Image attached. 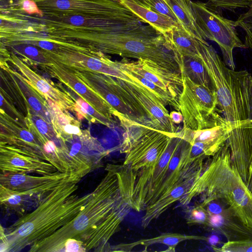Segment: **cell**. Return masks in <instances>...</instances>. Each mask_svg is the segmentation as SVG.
Listing matches in <instances>:
<instances>
[{
    "mask_svg": "<svg viewBox=\"0 0 252 252\" xmlns=\"http://www.w3.org/2000/svg\"><path fill=\"white\" fill-rule=\"evenodd\" d=\"M105 170L104 176L91 192L84 209L52 235L31 245L29 252H64L67 240L81 241L89 231L110 216H127L132 208L126 170L122 164H108Z\"/></svg>",
    "mask_w": 252,
    "mask_h": 252,
    "instance_id": "cell-1",
    "label": "cell"
},
{
    "mask_svg": "<svg viewBox=\"0 0 252 252\" xmlns=\"http://www.w3.org/2000/svg\"><path fill=\"white\" fill-rule=\"evenodd\" d=\"M86 176L77 175L55 187L32 212L21 217L7 232V252H18L52 235L72 220L85 207L91 193L80 196L75 192Z\"/></svg>",
    "mask_w": 252,
    "mask_h": 252,
    "instance_id": "cell-2",
    "label": "cell"
},
{
    "mask_svg": "<svg viewBox=\"0 0 252 252\" xmlns=\"http://www.w3.org/2000/svg\"><path fill=\"white\" fill-rule=\"evenodd\" d=\"M198 196L201 201L221 199L244 225L252 228V193L231 163L227 142L205 164L199 177L179 202L186 205Z\"/></svg>",
    "mask_w": 252,
    "mask_h": 252,
    "instance_id": "cell-3",
    "label": "cell"
},
{
    "mask_svg": "<svg viewBox=\"0 0 252 252\" xmlns=\"http://www.w3.org/2000/svg\"><path fill=\"white\" fill-rule=\"evenodd\" d=\"M197 52L209 75L217 94L218 107L224 119L238 124L252 119L251 74L247 70L229 68L205 40H198Z\"/></svg>",
    "mask_w": 252,
    "mask_h": 252,
    "instance_id": "cell-4",
    "label": "cell"
},
{
    "mask_svg": "<svg viewBox=\"0 0 252 252\" xmlns=\"http://www.w3.org/2000/svg\"><path fill=\"white\" fill-rule=\"evenodd\" d=\"M124 127L126 132L121 150L126 156L123 165L132 172L156 164L171 138L177 133L170 134L138 123Z\"/></svg>",
    "mask_w": 252,
    "mask_h": 252,
    "instance_id": "cell-5",
    "label": "cell"
},
{
    "mask_svg": "<svg viewBox=\"0 0 252 252\" xmlns=\"http://www.w3.org/2000/svg\"><path fill=\"white\" fill-rule=\"evenodd\" d=\"M181 75L183 85L178 101L183 127L204 129L226 121L219 114L215 91L194 82L183 71Z\"/></svg>",
    "mask_w": 252,
    "mask_h": 252,
    "instance_id": "cell-6",
    "label": "cell"
},
{
    "mask_svg": "<svg viewBox=\"0 0 252 252\" xmlns=\"http://www.w3.org/2000/svg\"><path fill=\"white\" fill-rule=\"evenodd\" d=\"M196 22L206 39L215 42L222 53L223 61L230 69H235L233 51L236 48L246 49L236 30L235 21L223 16L222 11L207 2L192 1Z\"/></svg>",
    "mask_w": 252,
    "mask_h": 252,
    "instance_id": "cell-7",
    "label": "cell"
},
{
    "mask_svg": "<svg viewBox=\"0 0 252 252\" xmlns=\"http://www.w3.org/2000/svg\"><path fill=\"white\" fill-rule=\"evenodd\" d=\"M43 13L138 18L116 0H33Z\"/></svg>",
    "mask_w": 252,
    "mask_h": 252,
    "instance_id": "cell-8",
    "label": "cell"
},
{
    "mask_svg": "<svg viewBox=\"0 0 252 252\" xmlns=\"http://www.w3.org/2000/svg\"><path fill=\"white\" fill-rule=\"evenodd\" d=\"M208 213L205 225L223 235L228 240H252V228L244 225L221 199L203 200L200 204Z\"/></svg>",
    "mask_w": 252,
    "mask_h": 252,
    "instance_id": "cell-9",
    "label": "cell"
},
{
    "mask_svg": "<svg viewBox=\"0 0 252 252\" xmlns=\"http://www.w3.org/2000/svg\"><path fill=\"white\" fill-rule=\"evenodd\" d=\"M241 124L225 121L213 127L199 130L183 127L181 133L183 138L190 144L191 157L206 158L215 155L227 142L232 130Z\"/></svg>",
    "mask_w": 252,
    "mask_h": 252,
    "instance_id": "cell-10",
    "label": "cell"
},
{
    "mask_svg": "<svg viewBox=\"0 0 252 252\" xmlns=\"http://www.w3.org/2000/svg\"><path fill=\"white\" fill-rule=\"evenodd\" d=\"M71 68L84 83L117 111V118L121 125L127 121L141 125L118 93L114 86L113 77L86 68Z\"/></svg>",
    "mask_w": 252,
    "mask_h": 252,
    "instance_id": "cell-11",
    "label": "cell"
},
{
    "mask_svg": "<svg viewBox=\"0 0 252 252\" xmlns=\"http://www.w3.org/2000/svg\"><path fill=\"white\" fill-rule=\"evenodd\" d=\"M118 63L122 68L142 76L178 100L183 85L181 73L143 59L130 61L127 58H123Z\"/></svg>",
    "mask_w": 252,
    "mask_h": 252,
    "instance_id": "cell-12",
    "label": "cell"
},
{
    "mask_svg": "<svg viewBox=\"0 0 252 252\" xmlns=\"http://www.w3.org/2000/svg\"><path fill=\"white\" fill-rule=\"evenodd\" d=\"M64 141L76 171L89 173L99 167L102 159L109 153L87 130H82L80 134L71 136Z\"/></svg>",
    "mask_w": 252,
    "mask_h": 252,
    "instance_id": "cell-13",
    "label": "cell"
},
{
    "mask_svg": "<svg viewBox=\"0 0 252 252\" xmlns=\"http://www.w3.org/2000/svg\"><path fill=\"white\" fill-rule=\"evenodd\" d=\"M42 67L107 118L113 121V116L118 117L117 111L84 83L71 68L57 63Z\"/></svg>",
    "mask_w": 252,
    "mask_h": 252,
    "instance_id": "cell-14",
    "label": "cell"
},
{
    "mask_svg": "<svg viewBox=\"0 0 252 252\" xmlns=\"http://www.w3.org/2000/svg\"><path fill=\"white\" fill-rule=\"evenodd\" d=\"M0 173H34L50 175L57 171L50 163L12 146L0 142Z\"/></svg>",
    "mask_w": 252,
    "mask_h": 252,
    "instance_id": "cell-15",
    "label": "cell"
},
{
    "mask_svg": "<svg viewBox=\"0 0 252 252\" xmlns=\"http://www.w3.org/2000/svg\"><path fill=\"white\" fill-rule=\"evenodd\" d=\"M10 118L1 110V129L0 142L21 149L27 154L50 163V158L37 138L27 128H22L10 121Z\"/></svg>",
    "mask_w": 252,
    "mask_h": 252,
    "instance_id": "cell-16",
    "label": "cell"
},
{
    "mask_svg": "<svg viewBox=\"0 0 252 252\" xmlns=\"http://www.w3.org/2000/svg\"><path fill=\"white\" fill-rule=\"evenodd\" d=\"M9 61L17 66L29 83L44 96L53 101L63 110L76 113L75 100L69 93L65 90L61 91L52 82L35 73L12 52L10 53Z\"/></svg>",
    "mask_w": 252,
    "mask_h": 252,
    "instance_id": "cell-17",
    "label": "cell"
},
{
    "mask_svg": "<svg viewBox=\"0 0 252 252\" xmlns=\"http://www.w3.org/2000/svg\"><path fill=\"white\" fill-rule=\"evenodd\" d=\"M227 143L231 163L247 184L252 156V119L245 121L232 130Z\"/></svg>",
    "mask_w": 252,
    "mask_h": 252,
    "instance_id": "cell-18",
    "label": "cell"
},
{
    "mask_svg": "<svg viewBox=\"0 0 252 252\" xmlns=\"http://www.w3.org/2000/svg\"><path fill=\"white\" fill-rule=\"evenodd\" d=\"M51 189V184H48L36 189L19 191L0 185V205L22 215L34 203L38 205Z\"/></svg>",
    "mask_w": 252,
    "mask_h": 252,
    "instance_id": "cell-19",
    "label": "cell"
},
{
    "mask_svg": "<svg viewBox=\"0 0 252 252\" xmlns=\"http://www.w3.org/2000/svg\"><path fill=\"white\" fill-rule=\"evenodd\" d=\"M62 173L57 171L50 175L32 176L25 173H0V185L8 189L19 191L36 189L54 182H63L75 172Z\"/></svg>",
    "mask_w": 252,
    "mask_h": 252,
    "instance_id": "cell-20",
    "label": "cell"
},
{
    "mask_svg": "<svg viewBox=\"0 0 252 252\" xmlns=\"http://www.w3.org/2000/svg\"><path fill=\"white\" fill-rule=\"evenodd\" d=\"M4 63L1 67L10 74L20 89L21 93L24 96L25 102L37 115L47 122L51 124V115L46 98L34 89L27 80L17 72L11 70Z\"/></svg>",
    "mask_w": 252,
    "mask_h": 252,
    "instance_id": "cell-21",
    "label": "cell"
},
{
    "mask_svg": "<svg viewBox=\"0 0 252 252\" xmlns=\"http://www.w3.org/2000/svg\"><path fill=\"white\" fill-rule=\"evenodd\" d=\"M116 0L140 19L143 24L150 25L162 34L179 25L170 18L153 11L140 0Z\"/></svg>",
    "mask_w": 252,
    "mask_h": 252,
    "instance_id": "cell-22",
    "label": "cell"
},
{
    "mask_svg": "<svg viewBox=\"0 0 252 252\" xmlns=\"http://www.w3.org/2000/svg\"><path fill=\"white\" fill-rule=\"evenodd\" d=\"M198 178L189 179L177 186L148 207L144 211L145 213L142 218V226L144 228L147 227L152 221L163 214L174 203L179 201Z\"/></svg>",
    "mask_w": 252,
    "mask_h": 252,
    "instance_id": "cell-23",
    "label": "cell"
},
{
    "mask_svg": "<svg viewBox=\"0 0 252 252\" xmlns=\"http://www.w3.org/2000/svg\"><path fill=\"white\" fill-rule=\"evenodd\" d=\"M208 238L196 235H189L179 233H166L154 238L145 239L128 244H119L111 246V252H128L138 246L141 245L145 248L154 244H163L167 246L169 252H174L175 247L181 242L186 240H203L208 241Z\"/></svg>",
    "mask_w": 252,
    "mask_h": 252,
    "instance_id": "cell-24",
    "label": "cell"
},
{
    "mask_svg": "<svg viewBox=\"0 0 252 252\" xmlns=\"http://www.w3.org/2000/svg\"><path fill=\"white\" fill-rule=\"evenodd\" d=\"M177 18L179 25L190 36L206 40L197 25L192 9L191 0H164Z\"/></svg>",
    "mask_w": 252,
    "mask_h": 252,
    "instance_id": "cell-25",
    "label": "cell"
},
{
    "mask_svg": "<svg viewBox=\"0 0 252 252\" xmlns=\"http://www.w3.org/2000/svg\"><path fill=\"white\" fill-rule=\"evenodd\" d=\"M166 41L180 58L190 56L197 53L198 39L189 35L178 25L163 34Z\"/></svg>",
    "mask_w": 252,
    "mask_h": 252,
    "instance_id": "cell-26",
    "label": "cell"
},
{
    "mask_svg": "<svg viewBox=\"0 0 252 252\" xmlns=\"http://www.w3.org/2000/svg\"><path fill=\"white\" fill-rule=\"evenodd\" d=\"M182 70L192 81L211 89H213L209 75L204 66L197 52L190 56L180 58Z\"/></svg>",
    "mask_w": 252,
    "mask_h": 252,
    "instance_id": "cell-27",
    "label": "cell"
},
{
    "mask_svg": "<svg viewBox=\"0 0 252 252\" xmlns=\"http://www.w3.org/2000/svg\"><path fill=\"white\" fill-rule=\"evenodd\" d=\"M5 45L11 49L12 52L19 54L27 61L38 64L40 66L54 63L47 51L34 46L24 43H12Z\"/></svg>",
    "mask_w": 252,
    "mask_h": 252,
    "instance_id": "cell-28",
    "label": "cell"
},
{
    "mask_svg": "<svg viewBox=\"0 0 252 252\" xmlns=\"http://www.w3.org/2000/svg\"><path fill=\"white\" fill-rule=\"evenodd\" d=\"M75 100L76 103V114L79 119L85 118L92 122L98 123L109 127L114 126L113 121L101 114L82 97L79 96V98Z\"/></svg>",
    "mask_w": 252,
    "mask_h": 252,
    "instance_id": "cell-29",
    "label": "cell"
},
{
    "mask_svg": "<svg viewBox=\"0 0 252 252\" xmlns=\"http://www.w3.org/2000/svg\"><path fill=\"white\" fill-rule=\"evenodd\" d=\"M211 6L220 10L235 12L237 10L251 7L252 0H206Z\"/></svg>",
    "mask_w": 252,
    "mask_h": 252,
    "instance_id": "cell-30",
    "label": "cell"
},
{
    "mask_svg": "<svg viewBox=\"0 0 252 252\" xmlns=\"http://www.w3.org/2000/svg\"><path fill=\"white\" fill-rule=\"evenodd\" d=\"M217 251L223 252H252V240H230Z\"/></svg>",
    "mask_w": 252,
    "mask_h": 252,
    "instance_id": "cell-31",
    "label": "cell"
},
{
    "mask_svg": "<svg viewBox=\"0 0 252 252\" xmlns=\"http://www.w3.org/2000/svg\"><path fill=\"white\" fill-rule=\"evenodd\" d=\"M153 11L168 17L179 25L174 12L164 0H140Z\"/></svg>",
    "mask_w": 252,
    "mask_h": 252,
    "instance_id": "cell-32",
    "label": "cell"
},
{
    "mask_svg": "<svg viewBox=\"0 0 252 252\" xmlns=\"http://www.w3.org/2000/svg\"><path fill=\"white\" fill-rule=\"evenodd\" d=\"M236 22L237 27H240L245 32L244 44L246 48L252 50V15L249 16L241 14Z\"/></svg>",
    "mask_w": 252,
    "mask_h": 252,
    "instance_id": "cell-33",
    "label": "cell"
},
{
    "mask_svg": "<svg viewBox=\"0 0 252 252\" xmlns=\"http://www.w3.org/2000/svg\"><path fill=\"white\" fill-rule=\"evenodd\" d=\"M208 217L206 209L200 204L191 208L188 214L187 223L188 224H206Z\"/></svg>",
    "mask_w": 252,
    "mask_h": 252,
    "instance_id": "cell-34",
    "label": "cell"
},
{
    "mask_svg": "<svg viewBox=\"0 0 252 252\" xmlns=\"http://www.w3.org/2000/svg\"><path fill=\"white\" fill-rule=\"evenodd\" d=\"M64 252H86V251L81 241L69 239L65 243Z\"/></svg>",
    "mask_w": 252,
    "mask_h": 252,
    "instance_id": "cell-35",
    "label": "cell"
},
{
    "mask_svg": "<svg viewBox=\"0 0 252 252\" xmlns=\"http://www.w3.org/2000/svg\"><path fill=\"white\" fill-rule=\"evenodd\" d=\"M0 252H7L9 247L8 241L6 235V232L1 225L0 226Z\"/></svg>",
    "mask_w": 252,
    "mask_h": 252,
    "instance_id": "cell-36",
    "label": "cell"
},
{
    "mask_svg": "<svg viewBox=\"0 0 252 252\" xmlns=\"http://www.w3.org/2000/svg\"><path fill=\"white\" fill-rule=\"evenodd\" d=\"M170 118L175 125H179L183 122L184 117L182 114L178 111H172L169 113Z\"/></svg>",
    "mask_w": 252,
    "mask_h": 252,
    "instance_id": "cell-37",
    "label": "cell"
},
{
    "mask_svg": "<svg viewBox=\"0 0 252 252\" xmlns=\"http://www.w3.org/2000/svg\"><path fill=\"white\" fill-rule=\"evenodd\" d=\"M247 185L248 187V189L252 193V156L251 158L249 167V172L248 175Z\"/></svg>",
    "mask_w": 252,
    "mask_h": 252,
    "instance_id": "cell-38",
    "label": "cell"
},
{
    "mask_svg": "<svg viewBox=\"0 0 252 252\" xmlns=\"http://www.w3.org/2000/svg\"><path fill=\"white\" fill-rule=\"evenodd\" d=\"M218 241V239L216 236H212V237L208 238L207 242L213 245L217 243Z\"/></svg>",
    "mask_w": 252,
    "mask_h": 252,
    "instance_id": "cell-39",
    "label": "cell"
},
{
    "mask_svg": "<svg viewBox=\"0 0 252 252\" xmlns=\"http://www.w3.org/2000/svg\"><path fill=\"white\" fill-rule=\"evenodd\" d=\"M250 94H251V108H252V76L251 79V89H250Z\"/></svg>",
    "mask_w": 252,
    "mask_h": 252,
    "instance_id": "cell-40",
    "label": "cell"
}]
</instances>
